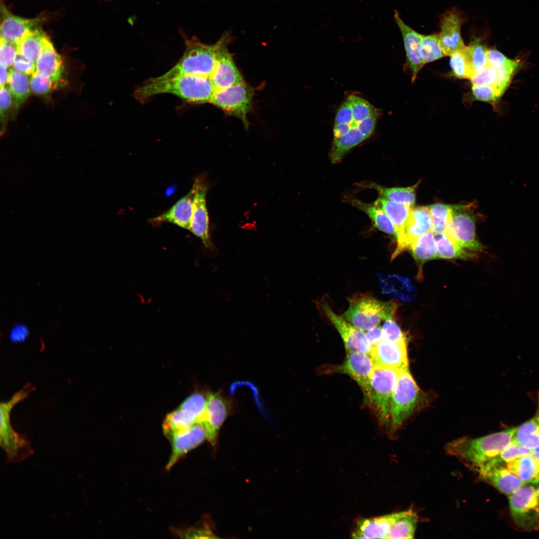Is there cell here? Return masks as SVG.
<instances>
[{
    "instance_id": "obj_1",
    "label": "cell",
    "mask_w": 539,
    "mask_h": 539,
    "mask_svg": "<svg viewBox=\"0 0 539 539\" xmlns=\"http://www.w3.org/2000/svg\"><path fill=\"white\" fill-rule=\"evenodd\" d=\"M380 110L363 98L348 95L335 117L333 138L330 151L332 163L339 162L351 149L373 133Z\"/></svg>"
},
{
    "instance_id": "obj_2",
    "label": "cell",
    "mask_w": 539,
    "mask_h": 539,
    "mask_svg": "<svg viewBox=\"0 0 539 539\" xmlns=\"http://www.w3.org/2000/svg\"><path fill=\"white\" fill-rule=\"evenodd\" d=\"M216 89L210 77L180 74L152 78L135 92L136 99L144 102L155 95L170 93L192 103L210 102Z\"/></svg>"
},
{
    "instance_id": "obj_3",
    "label": "cell",
    "mask_w": 539,
    "mask_h": 539,
    "mask_svg": "<svg viewBox=\"0 0 539 539\" xmlns=\"http://www.w3.org/2000/svg\"><path fill=\"white\" fill-rule=\"evenodd\" d=\"M516 429L510 428L479 438L456 439L448 443L445 450L476 469L497 457L512 443Z\"/></svg>"
},
{
    "instance_id": "obj_4",
    "label": "cell",
    "mask_w": 539,
    "mask_h": 539,
    "mask_svg": "<svg viewBox=\"0 0 539 539\" xmlns=\"http://www.w3.org/2000/svg\"><path fill=\"white\" fill-rule=\"evenodd\" d=\"M395 302H385L373 297L359 294L349 300L343 317L356 328L366 331L383 320L393 318L397 308Z\"/></svg>"
},
{
    "instance_id": "obj_5",
    "label": "cell",
    "mask_w": 539,
    "mask_h": 539,
    "mask_svg": "<svg viewBox=\"0 0 539 539\" xmlns=\"http://www.w3.org/2000/svg\"><path fill=\"white\" fill-rule=\"evenodd\" d=\"M221 43V37L213 45L203 43L196 38L188 39L182 57L172 68L161 76L187 74L210 77Z\"/></svg>"
},
{
    "instance_id": "obj_6",
    "label": "cell",
    "mask_w": 539,
    "mask_h": 539,
    "mask_svg": "<svg viewBox=\"0 0 539 539\" xmlns=\"http://www.w3.org/2000/svg\"><path fill=\"white\" fill-rule=\"evenodd\" d=\"M32 388L30 384H27L16 392L10 399L0 403V444L6 452L8 458L13 461L23 459L32 453L28 441L23 436L18 434L12 428L10 415L13 407L27 398L32 390Z\"/></svg>"
},
{
    "instance_id": "obj_7",
    "label": "cell",
    "mask_w": 539,
    "mask_h": 539,
    "mask_svg": "<svg viewBox=\"0 0 539 539\" xmlns=\"http://www.w3.org/2000/svg\"><path fill=\"white\" fill-rule=\"evenodd\" d=\"M424 396L408 368L399 371L392 398L391 431L394 432L423 402Z\"/></svg>"
},
{
    "instance_id": "obj_8",
    "label": "cell",
    "mask_w": 539,
    "mask_h": 539,
    "mask_svg": "<svg viewBox=\"0 0 539 539\" xmlns=\"http://www.w3.org/2000/svg\"><path fill=\"white\" fill-rule=\"evenodd\" d=\"M400 370L374 366L365 400L375 411L382 425L390 424V414L394 390Z\"/></svg>"
},
{
    "instance_id": "obj_9",
    "label": "cell",
    "mask_w": 539,
    "mask_h": 539,
    "mask_svg": "<svg viewBox=\"0 0 539 539\" xmlns=\"http://www.w3.org/2000/svg\"><path fill=\"white\" fill-rule=\"evenodd\" d=\"M508 497L515 524L525 531L539 530V498L536 489L525 485Z\"/></svg>"
},
{
    "instance_id": "obj_10",
    "label": "cell",
    "mask_w": 539,
    "mask_h": 539,
    "mask_svg": "<svg viewBox=\"0 0 539 539\" xmlns=\"http://www.w3.org/2000/svg\"><path fill=\"white\" fill-rule=\"evenodd\" d=\"M254 91L245 81L229 87L216 90L210 103L229 115L236 116L247 128L248 113L252 106Z\"/></svg>"
},
{
    "instance_id": "obj_11",
    "label": "cell",
    "mask_w": 539,
    "mask_h": 539,
    "mask_svg": "<svg viewBox=\"0 0 539 539\" xmlns=\"http://www.w3.org/2000/svg\"><path fill=\"white\" fill-rule=\"evenodd\" d=\"M467 205H454L445 233L464 248L473 252H482L483 246L477 239L475 216Z\"/></svg>"
},
{
    "instance_id": "obj_12",
    "label": "cell",
    "mask_w": 539,
    "mask_h": 539,
    "mask_svg": "<svg viewBox=\"0 0 539 539\" xmlns=\"http://www.w3.org/2000/svg\"><path fill=\"white\" fill-rule=\"evenodd\" d=\"M465 20L463 12L456 7L448 9L440 16L439 42L446 56H451L466 50L467 46L461 34Z\"/></svg>"
},
{
    "instance_id": "obj_13",
    "label": "cell",
    "mask_w": 539,
    "mask_h": 539,
    "mask_svg": "<svg viewBox=\"0 0 539 539\" xmlns=\"http://www.w3.org/2000/svg\"><path fill=\"white\" fill-rule=\"evenodd\" d=\"M321 308L339 333L347 352L370 354L372 346L365 332L355 327L343 316L335 313L327 302H321Z\"/></svg>"
},
{
    "instance_id": "obj_14",
    "label": "cell",
    "mask_w": 539,
    "mask_h": 539,
    "mask_svg": "<svg viewBox=\"0 0 539 539\" xmlns=\"http://www.w3.org/2000/svg\"><path fill=\"white\" fill-rule=\"evenodd\" d=\"M192 186L195 192L189 231L200 239L206 248L212 250L213 245L209 234V216L206 202L207 186L204 176L197 177Z\"/></svg>"
},
{
    "instance_id": "obj_15",
    "label": "cell",
    "mask_w": 539,
    "mask_h": 539,
    "mask_svg": "<svg viewBox=\"0 0 539 539\" xmlns=\"http://www.w3.org/2000/svg\"><path fill=\"white\" fill-rule=\"evenodd\" d=\"M432 232V219L428 207L412 208L403 232L396 238L397 247L392 259L409 248L417 238Z\"/></svg>"
},
{
    "instance_id": "obj_16",
    "label": "cell",
    "mask_w": 539,
    "mask_h": 539,
    "mask_svg": "<svg viewBox=\"0 0 539 539\" xmlns=\"http://www.w3.org/2000/svg\"><path fill=\"white\" fill-rule=\"evenodd\" d=\"M231 411L229 400L219 393H207L205 412L200 423L205 429L207 439L213 447L216 444L218 432Z\"/></svg>"
},
{
    "instance_id": "obj_17",
    "label": "cell",
    "mask_w": 539,
    "mask_h": 539,
    "mask_svg": "<svg viewBox=\"0 0 539 539\" xmlns=\"http://www.w3.org/2000/svg\"><path fill=\"white\" fill-rule=\"evenodd\" d=\"M374 366L370 355L347 352L343 363L333 367L332 371L350 376L361 388L365 400L369 394L370 381Z\"/></svg>"
},
{
    "instance_id": "obj_18",
    "label": "cell",
    "mask_w": 539,
    "mask_h": 539,
    "mask_svg": "<svg viewBox=\"0 0 539 539\" xmlns=\"http://www.w3.org/2000/svg\"><path fill=\"white\" fill-rule=\"evenodd\" d=\"M221 37L222 43L218 51L216 65L210 76L216 90L229 87L244 81L227 49L229 35L226 34Z\"/></svg>"
},
{
    "instance_id": "obj_19",
    "label": "cell",
    "mask_w": 539,
    "mask_h": 539,
    "mask_svg": "<svg viewBox=\"0 0 539 539\" xmlns=\"http://www.w3.org/2000/svg\"><path fill=\"white\" fill-rule=\"evenodd\" d=\"M407 342H396L384 337L371 348L374 366L401 370L408 368Z\"/></svg>"
},
{
    "instance_id": "obj_20",
    "label": "cell",
    "mask_w": 539,
    "mask_h": 539,
    "mask_svg": "<svg viewBox=\"0 0 539 539\" xmlns=\"http://www.w3.org/2000/svg\"><path fill=\"white\" fill-rule=\"evenodd\" d=\"M0 38L16 45L29 32L41 28L43 19L26 18L15 15L1 3Z\"/></svg>"
},
{
    "instance_id": "obj_21",
    "label": "cell",
    "mask_w": 539,
    "mask_h": 539,
    "mask_svg": "<svg viewBox=\"0 0 539 539\" xmlns=\"http://www.w3.org/2000/svg\"><path fill=\"white\" fill-rule=\"evenodd\" d=\"M476 470L482 479L506 495H510L526 484L503 464L487 463Z\"/></svg>"
},
{
    "instance_id": "obj_22",
    "label": "cell",
    "mask_w": 539,
    "mask_h": 539,
    "mask_svg": "<svg viewBox=\"0 0 539 539\" xmlns=\"http://www.w3.org/2000/svg\"><path fill=\"white\" fill-rule=\"evenodd\" d=\"M394 18L402 34L407 64L412 71V81L413 82L418 72L425 64L421 54L423 35L407 25L396 10L394 11Z\"/></svg>"
},
{
    "instance_id": "obj_23",
    "label": "cell",
    "mask_w": 539,
    "mask_h": 539,
    "mask_svg": "<svg viewBox=\"0 0 539 539\" xmlns=\"http://www.w3.org/2000/svg\"><path fill=\"white\" fill-rule=\"evenodd\" d=\"M168 438L172 444L171 454L166 466L167 470H169L189 451L200 445L207 438V434L201 425L196 424L188 430Z\"/></svg>"
},
{
    "instance_id": "obj_24",
    "label": "cell",
    "mask_w": 539,
    "mask_h": 539,
    "mask_svg": "<svg viewBox=\"0 0 539 539\" xmlns=\"http://www.w3.org/2000/svg\"><path fill=\"white\" fill-rule=\"evenodd\" d=\"M194 192V188L192 186L188 193L179 199L168 211L150 219L149 222L154 225L163 223H171L189 230L193 213Z\"/></svg>"
},
{
    "instance_id": "obj_25",
    "label": "cell",
    "mask_w": 539,
    "mask_h": 539,
    "mask_svg": "<svg viewBox=\"0 0 539 539\" xmlns=\"http://www.w3.org/2000/svg\"><path fill=\"white\" fill-rule=\"evenodd\" d=\"M400 513L401 512L360 519L356 523L351 537L354 539H387L393 525Z\"/></svg>"
},
{
    "instance_id": "obj_26",
    "label": "cell",
    "mask_w": 539,
    "mask_h": 539,
    "mask_svg": "<svg viewBox=\"0 0 539 539\" xmlns=\"http://www.w3.org/2000/svg\"><path fill=\"white\" fill-rule=\"evenodd\" d=\"M382 292L391 297L408 302L416 296V290L408 278L396 274H378Z\"/></svg>"
},
{
    "instance_id": "obj_27",
    "label": "cell",
    "mask_w": 539,
    "mask_h": 539,
    "mask_svg": "<svg viewBox=\"0 0 539 539\" xmlns=\"http://www.w3.org/2000/svg\"><path fill=\"white\" fill-rule=\"evenodd\" d=\"M36 71L50 78L58 85L62 81L63 61L49 38L35 63Z\"/></svg>"
},
{
    "instance_id": "obj_28",
    "label": "cell",
    "mask_w": 539,
    "mask_h": 539,
    "mask_svg": "<svg viewBox=\"0 0 539 539\" xmlns=\"http://www.w3.org/2000/svg\"><path fill=\"white\" fill-rule=\"evenodd\" d=\"M48 39L42 28L29 32L17 45L18 54L36 63Z\"/></svg>"
},
{
    "instance_id": "obj_29",
    "label": "cell",
    "mask_w": 539,
    "mask_h": 539,
    "mask_svg": "<svg viewBox=\"0 0 539 539\" xmlns=\"http://www.w3.org/2000/svg\"><path fill=\"white\" fill-rule=\"evenodd\" d=\"M374 204L381 209L389 217L395 227V237H398L403 231L412 207L382 196L379 197Z\"/></svg>"
},
{
    "instance_id": "obj_30",
    "label": "cell",
    "mask_w": 539,
    "mask_h": 539,
    "mask_svg": "<svg viewBox=\"0 0 539 539\" xmlns=\"http://www.w3.org/2000/svg\"><path fill=\"white\" fill-rule=\"evenodd\" d=\"M506 467L525 483L539 482V462L532 455L518 458L507 463Z\"/></svg>"
},
{
    "instance_id": "obj_31",
    "label": "cell",
    "mask_w": 539,
    "mask_h": 539,
    "mask_svg": "<svg viewBox=\"0 0 539 539\" xmlns=\"http://www.w3.org/2000/svg\"><path fill=\"white\" fill-rule=\"evenodd\" d=\"M513 75L508 71L497 69L488 65L470 80L473 85H493L503 95L511 83Z\"/></svg>"
},
{
    "instance_id": "obj_32",
    "label": "cell",
    "mask_w": 539,
    "mask_h": 539,
    "mask_svg": "<svg viewBox=\"0 0 539 539\" xmlns=\"http://www.w3.org/2000/svg\"><path fill=\"white\" fill-rule=\"evenodd\" d=\"M409 248L414 259L420 265L438 258L436 239L433 232L417 238Z\"/></svg>"
},
{
    "instance_id": "obj_33",
    "label": "cell",
    "mask_w": 539,
    "mask_h": 539,
    "mask_svg": "<svg viewBox=\"0 0 539 539\" xmlns=\"http://www.w3.org/2000/svg\"><path fill=\"white\" fill-rule=\"evenodd\" d=\"M362 185L365 187L376 190L383 197L412 207L416 200V189L418 183L406 188H386L373 183H364Z\"/></svg>"
},
{
    "instance_id": "obj_34",
    "label": "cell",
    "mask_w": 539,
    "mask_h": 539,
    "mask_svg": "<svg viewBox=\"0 0 539 539\" xmlns=\"http://www.w3.org/2000/svg\"><path fill=\"white\" fill-rule=\"evenodd\" d=\"M435 237L438 258L467 259L475 255L474 252L460 246L445 233L435 235Z\"/></svg>"
},
{
    "instance_id": "obj_35",
    "label": "cell",
    "mask_w": 539,
    "mask_h": 539,
    "mask_svg": "<svg viewBox=\"0 0 539 539\" xmlns=\"http://www.w3.org/2000/svg\"><path fill=\"white\" fill-rule=\"evenodd\" d=\"M488 49L478 37L473 38L467 46L465 55L471 70L472 78L482 72L488 65Z\"/></svg>"
},
{
    "instance_id": "obj_36",
    "label": "cell",
    "mask_w": 539,
    "mask_h": 539,
    "mask_svg": "<svg viewBox=\"0 0 539 539\" xmlns=\"http://www.w3.org/2000/svg\"><path fill=\"white\" fill-rule=\"evenodd\" d=\"M418 517L412 510L401 512L393 525L387 539H413L414 538Z\"/></svg>"
},
{
    "instance_id": "obj_37",
    "label": "cell",
    "mask_w": 539,
    "mask_h": 539,
    "mask_svg": "<svg viewBox=\"0 0 539 539\" xmlns=\"http://www.w3.org/2000/svg\"><path fill=\"white\" fill-rule=\"evenodd\" d=\"M512 442L532 449L539 447V423L537 416L517 427Z\"/></svg>"
},
{
    "instance_id": "obj_38",
    "label": "cell",
    "mask_w": 539,
    "mask_h": 539,
    "mask_svg": "<svg viewBox=\"0 0 539 539\" xmlns=\"http://www.w3.org/2000/svg\"><path fill=\"white\" fill-rule=\"evenodd\" d=\"M27 76L10 69L7 84L13 98L15 109L19 108L30 94V79Z\"/></svg>"
},
{
    "instance_id": "obj_39",
    "label": "cell",
    "mask_w": 539,
    "mask_h": 539,
    "mask_svg": "<svg viewBox=\"0 0 539 539\" xmlns=\"http://www.w3.org/2000/svg\"><path fill=\"white\" fill-rule=\"evenodd\" d=\"M352 204L367 215L375 228L386 234L395 236L393 223L381 209L374 204H368L357 200L353 201Z\"/></svg>"
},
{
    "instance_id": "obj_40",
    "label": "cell",
    "mask_w": 539,
    "mask_h": 539,
    "mask_svg": "<svg viewBox=\"0 0 539 539\" xmlns=\"http://www.w3.org/2000/svg\"><path fill=\"white\" fill-rule=\"evenodd\" d=\"M207 394L197 392L188 397L179 408L195 424L201 422L205 411Z\"/></svg>"
},
{
    "instance_id": "obj_41",
    "label": "cell",
    "mask_w": 539,
    "mask_h": 539,
    "mask_svg": "<svg viewBox=\"0 0 539 539\" xmlns=\"http://www.w3.org/2000/svg\"><path fill=\"white\" fill-rule=\"evenodd\" d=\"M196 424L179 408L168 414L163 425L164 434L169 437L183 432Z\"/></svg>"
},
{
    "instance_id": "obj_42",
    "label": "cell",
    "mask_w": 539,
    "mask_h": 539,
    "mask_svg": "<svg viewBox=\"0 0 539 539\" xmlns=\"http://www.w3.org/2000/svg\"><path fill=\"white\" fill-rule=\"evenodd\" d=\"M428 208L432 219V232L434 235L445 233L454 205L436 203L430 205Z\"/></svg>"
},
{
    "instance_id": "obj_43",
    "label": "cell",
    "mask_w": 539,
    "mask_h": 539,
    "mask_svg": "<svg viewBox=\"0 0 539 539\" xmlns=\"http://www.w3.org/2000/svg\"><path fill=\"white\" fill-rule=\"evenodd\" d=\"M421 54L425 63L436 60L446 56L440 44L439 34L423 35Z\"/></svg>"
},
{
    "instance_id": "obj_44",
    "label": "cell",
    "mask_w": 539,
    "mask_h": 539,
    "mask_svg": "<svg viewBox=\"0 0 539 539\" xmlns=\"http://www.w3.org/2000/svg\"><path fill=\"white\" fill-rule=\"evenodd\" d=\"M488 65L499 70H505L514 73L519 68L520 63L508 58L497 49L488 48L487 51Z\"/></svg>"
},
{
    "instance_id": "obj_45",
    "label": "cell",
    "mask_w": 539,
    "mask_h": 539,
    "mask_svg": "<svg viewBox=\"0 0 539 539\" xmlns=\"http://www.w3.org/2000/svg\"><path fill=\"white\" fill-rule=\"evenodd\" d=\"M533 449L511 443L497 457L487 463L503 464L508 463L522 456L533 454Z\"/></svg>"
},
{
    "instance_id": "obj_46",
    "label": "cell",
    "mask_w": 539,
    "mask_h": 539,
    "mask_svg": "<svg viewBox=\"0 0 539 539\" xmlns=\"http://www.w3.org/2000/svg\"><path fill=\"white\" fill-rule=\"evenodd\" d=\"M31 91L35 94L47 95L58 85L50 78L35 71L30 77Z\"/></svg>"
},
{
    "instance_id": "obj_47",
    "label": "cell",
    "mask_w": 539,
    "mask_h": 539,
    "mask_svg": "<svg viewBox=\"0 0 539 539\" xmlns=\"http://www.w3.org/2000/svg\"><path fill=\"white\" fill-rule=\"evenodd\" d=\"M465 50L451 56L450 64L452 73L454 76L460 79H471L472 74L466 57Z\"/></svg>"
},
{
    "instance_id": "obj_48",
    "label": "cell",
    "mask_w": 539,
    "mask_h": 539,
    "mask_svg": "<svg viewBox=\"0 0 539 539\" xmlns=\"http://www.w3.org/2000/svg\"><path fill=\"white\" fill-rule=\"evenodd\" d=\"M472 95L475 100L495 104L502 95L491 85H473Z\"/></svg>"
},
{
    "instance_id": "obj_49",
    "label": "cell",
    "mask_w": 539,
    "mask_h": 539,
    "mask_svg": "<svg viewBox=\"0 0 539 539\" xmlns=\"http://www.w3.org/2000/svg\"><path fill=\"white\" fill-rule=\"evenodd\" d=\"M17 54V48L15 44L0 38V64L8 68L12 66Z\"/></svg>"
},
{
    "instance_id": "obj_50",
    "label": "cell",
    "mask_w": 539,
    "mask_h": 539,
    "mask_svg": "<svg viewBox=\"0 0 539 539\" xmlns=\"http://www.w3.org/2000/svg\"><path fill=\"white\" fill-rule=\"evenodd\" d=\"M385 337L396 342H407V338L393 318L384 320L382 326Z\"/></svg>"
},
{
    "instance_id": "obj_51",
    "label": "cell",
    "mask_w": 539,
    "mask_h": 539,
    "mask_svg": "<svg viewBox=\"0 0 539 539\" xmlns=\"http://www.w3.org/2000/svg\"><path fill=\"white\" fill-rule=\"evenodd\" d=\"M14 106L12 95L6 86L0 87V112L1 121L4 120L8 112Z\"/></svg>"
},
{
    "instance_id": "obj_52",
    "label": "cell",
    "mask_w": 539,
    "mask_h": 539,
    "mask_svg": "<svg viewBox=\"0 0 539 539\" xmlns=\"http://www.w3.org/2000/svg\"><path fill=\"white\" fill-rule=\"evenodd\" d=\"M12 67L13 70L28 76H31L36 71L35 63L19 54H17Z\"/></svg>"
},
{
    "instance_id": "obj_53",
    "label": "cell",
    "mask_w": 539,
    "mask_h": 539,
    "mask_svg": "<svg viewBox=\"0 0 539 539\" xmlns=\"http://www.w3.org/2000/svg\"><path fill=\"white\" fill-rule=\"evenodd\" d=\"M28 333V330L27 327L20 323L15 325L11 328L9 336L12 340L19 341L24 340L27 337Z\"/></svg>"
},
{
    "instance_id": "obj_54",
    "label": "cell",
    "mask_w": 539,
    "mask_h": 539,
    "mask_svg": "<svg viewBox=\"0 0 539 539\" xmlns=\"http://www.w3.org/2000/svg\"><path fill=\"white\" fill-rule=\"evenodd\" d=\"M365 333L372 347L377 344L385 337L383 329L379 325L366 331Z\"/></svg>"
},
{
    "instance_id": "obj_55",
    "label": "cell",
    "mask_w": 539,
    "mask_h": 539,
    "mask_svg": "<svg viewBox=\"0 0 539 539\" xmlns=\"http://www.w3.org/2000/svg\"><path fill=\"white\" fill-rule=\"evenodd\" d=\"M0 87L6 86L8 84V81L10 75V70H8V67L0 64Z\"/></svg>"
},
{
    "instance_id": "obj_56",
    "label": "cell",
    "mask_w": 539,
    "mask_h": 539,
    "mask_svg": "<svg viewBox=\"0 0 539 539\" xmlns=\"http://www.w3.org/2000/svg\"><path fill=\"white\" fill-rule=\"evenodd\" d=\"M532 455L539 462V447L533 449Z\"/></svg>"
},
{
    "instance_id": "obj_57",
    "label": "cell",
    "mask_w": 539,
    "mask_h": 539,
    "mask_svg": "<svg viewBox=\"0 0 539 539\" xmlns=\"http://www.w3.org/2000/svg\"><path fill=\"white\" fill-rule=\"evenodd\" d=\"M536 491H537V493L538 497L539 498V482L538 483V485L537 488L536 489Z\"/></svg>"
},
{
    "instance_id": "obj_58",
    "label": "cell",
    "mask_w": 539,
    "mask_h": 539,
    "mask_svg": "<svg viewBox=\"0 0 539 539\" xmlns=\"http://www.w3.org/2000/svg\"><path fill=\"white\" fill-rule=\"evenodd\" d=\"M536 416L537 417V418H538V421H539V413Z\"/></svg>"
}]
</instances>
